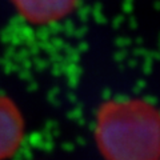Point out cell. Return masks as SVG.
Returning <instances> with one entry per match:
<instances>
[{
    "label": "cell",
    "mask_w": 160,
    "mask_h": 160,
    "mask_svg": "<svg viewBox=\"0 0 160 160\" xmlns=\"http://www.w3.org/2000/svg\"><path fill=\"white\" fill-rule=\"evenodd\" d=\"M96 139L107 160H160V112L143 100L109 102L98 113Z\"/></svg>",
    "instance_id": "6da1fadb"
},
{
    "label": "cell",
    "mask_w": 160,
    "mask_h": 160,
    "mask_svg": "<svg viewBox=\"0 0 160 160\" xmlns=\"http://www.w3.org/2000/svg\"><path fill=\"white\" fill-rule=\"evenodd\" d=\"M78 0H12L22 16L35 24L60 20L72 11Z\"/></svg>",
    "instance_id": "7a4b0ae2"
},
{
    "label": "cell",
    "mask_w": 160,
    "mask_h": 160,
    "mask_svg": "<svg viewBox=\"0 0 160 160\" xmlns=\"http://www.w3.org/2000/svg\"><path fill=\"white\" fill-rule=\"evenodd\" d=\"M23 135L22 116L7 98L0 96V160L16 151Z\"/></svg>",
    "instance_id": "3957f363"
}]
</instances>
